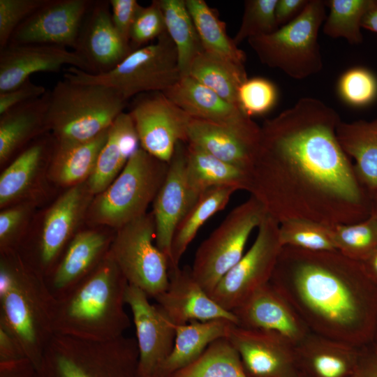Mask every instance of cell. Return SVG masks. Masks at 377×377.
<instances>
[{
  "instance_id": "cell-1",
  "label": "cell",
  "mask_w": 377,
  "mask_h": 377,
  "mask_svg": "<svg viewBox=\"0 0 377 377\" xmlns=\"http://www.w3.org/2000/svg\"><path fill=\"white\" fill-rule=\"evenodd\" d=\"M341 121L334 108L304 97L264 121L246 191L267 215L279 223L304 219L328 226L370 215L373 197L337 138Z\"/></svg>"
},
{
  "instance_id": "cell-2",
  "label": "cell",
  "mask_w": 377,
  "mask_h": 377,
  "mask_svg": "<svg viewBox=\"0 0 377 377\" xmlns=\"http://www.w3.org/2000/svg\"><path fill=\"white\" fill-rule=\"evenodd\" d=\"M270 284L316 334L362 347L377 326V287L360 262L337 250L283 246Z\"/></svg>"
},
{
  "instance_id": "cell-3",
  "label": "cell",
  "mask_w": 377,
  "mask_h": 377,
  "mask_svg": "<svg viewBox=\"0 0 377 377\" xmlns=\"http://www.w3.org/2000/svg\"><path fill=\"white\" fill-rule=\"evenodd\" d=\"M128 286L108 251L89 275L56 298L54 334L93 341L123 336L131 325L124 309Z\"/></svg>"
},
{
  "instance_id": "cell-4",
  "label": "cell",
  "mask_w": 377,
  "mask_h": 377,
  "mask_svg": "<svg viewBox=\"0 0 377 377\" xmlns=\"http://www.w3.org/2000/svg\"><path fill=\"white\" fill-rule=\"evenodd\" d=\"M55 303L45 277L18 251L1 253L0 327L36 369L54 334Z\"/></svg>"
},
{
  "instance_id": "cell-5",
  "label": "cell",
  "mask_w": 377,
  "mask_h": 377,
  "mask_svg": "<svg viewBox=\"0 0 377 377\" xmlns=\"http://www.w3.org/2000/svg\"><path fill=\"white\" fill-rule=\"evenodd\" d=\"M126 104L112 87L59 80L49 91L47 131L58 145L90 140L108 130Z\"/></svg>"
},
{
  "instance_id": "cell-6",
  "label": "cell",
  "mask_w": 377,
  "mask_h": 377,
  "mask_svg": "<svg viewBox=\"0 0 377 377\" xmlns=\"http://www.w3.org/2000/svg\"><path fill=\"white\" fill-rule=\"evenodd\" d=\"M136 339L124 335L93 341L54 334L36 369V377H138Z\"/></svg>"
},
{
  "instance_id": "cell-7",
  "label": "cell",
  "mask_w": 377,
  "mask_h": 377,
  "mask_svg": "<svg viewBox=\"0 0 377 377\" xmlns=\"http://www.w3.org/2000/svg\"><path fill=\"white\" fill-rule=\"evenodd\" d=\"M168 169V163L138 149L116 179L92 200L88 209L91 222L117 230L146 214Z\"/></svg>"
},
{
  "instance_id": "cell-8",
  "label": "cell",
  "mask_w": 377,
  "mask_h": 377,
  "mask_svg": "<svg viewBox=\"0 0 377 377\" xmlns=\"http://www.w3.org/2000/svg\"><path fill=\"white\" fill-rule=\"evenodd\" d=\"M181 77L176 47L168 33L132 51L107 73L91 74L70 66L64 75V79L75 83L112 87L126 101L142 93L164 92Z\"/></svg>"
},
{
  "instance_id": "cell-9",
  "label": "cell",
  "mask_w": 377,
  "mask_h": 377,
  "mask_svg": "<svg viewBox=\"0 0 377 377\" xmlns=\"http://www.w3.org/2000/svg\"><path fill=\"white\" fill-rule=\"evenodd\" d=\"M325 7V1L309 0L293 20L273 33L249 38L248 43L262 64L293 79L315 75L323 65L318 37Z\"/></svg>"
},
{
  "instance_id": "cell-10",
  "label": "cell",
  "mask_w": 377,
  "mask_h": 377,
  "mask_svg": "<svg viewBox=\"0 0 377 377\" xmlns=\"http://www.w3.org/2000/svg\"><path fill=\"white\" fill-rule=\"evenodd\" d=\"M267 215L255 198L232 209L198 248L192 274L209 295L243 256L247 240Z\"/></svg>"
},
{
  "instance_id": "cell-11",
  "label": "cell",
  "mask_w": 377,
  "mask_h": 377,
  "mask_svg": "<svg viewBox=\"0 0 377 377\" xmlns=\"http://www.w3.org/2000/svg\"><path fill=\"white\" fill-rule=\"evenodd\" d=\"M155 238L154 217L147 213L117 230L109 249L128 283L153 298L169 283V260Z\"/></svg>"
},
{
  "instance_id": "cell-12",
  "label": "cell",
  "mask_w": 377,
  "mask_h": 377,
  "mask_svg": "<svg viewBox=\"0 0 377 377\" xmlns=\"http://www.w3.org/2000/svg\"><path fill=\"white\" fill-rule=\"evenodd\" d=\"M282 247L279 223L267 214L258 228L251 248L221 279L209 296L220 306L232 311L269 283Z\"/></svg>"
},
{
  "instance_id": "cell-13",
  "label": "cell",
  "mask_w": 377,
  "mask_h": 377,
  "mask_svg": "<svg viewBox=\"0 0 377 377\" xmlns=\"http://www.w3.org/2000/svg\"><path fill=\"white\" fill-rule=\"evenodd\" d=\"M128 114L140 147L161 161L169 163L177 145L187 142L192 117L162 91L137 95Z\"/></svg>"
},
{
  "instance_id": "cell-14",
  "label": "cell",
  "mask_w": 377,
  "mask_h": 377,
  "mask_svg": "<svg viewBox=\"0 0 377 377\" xmlns=\"http://www.w3.org/2000/svg\"><path fill=\"white\" fill-rule=\"evenodd\" d=\"M93 196L86 182L63 193L50 206L43 219L35 255L29 263L46 279L52 272Z\"/></svg>"
},
{
  "instance_id": "cell-15",
  "label": "cell",
  "mask_w": 377,
  "mask_h": 377,
  "mask_svg": "<svg viewBox=\"0 0 377 377\" xmlns=\"http://www.w3.org/2000/svg\"><path fill=\"white\" fill-rule=\"evenodd\" d=\"M141 289L129 285L125 302L133 314L139 350L138 377H153L170 354L176 337L175 325Z\"/></svg>"
},
{
  "instance_id": "cell-16",
  "label": "cell",
  "mask_w": 377,
  "mask_h": 377,
  "mask_svg": "<svg viewBox=\"0 0 377 377\" xmlns=\"http://www.w3.org/2000/svg\"><path fill=\"white\" fill-rule=\"evenodd\" d=\"M227 339L247 377H290L299 371L295 346L275 332L233 324Z\"/></svg>"
},
{
  "instance_id": "cell-17",
  "label": "cell",
  "mask_w": 377,
  "mask_h": 377,
  "mask_svg": "<svg viewBox=\"0 0 377 377\" xmlns=\"http://www.w3.org/2000/svg\"><path fill=\"white\" fill-rule=\"evenodd\" d=\"M91 0H47L13 34L10 43L41 44L74 50Z\"/></svg>"
},
{
  "instance_id": "cell-18",
  "label": "cell",
  "mask_w": 377,
  "mask_h": 377,
  "mask_svg": "<svg viewBox=\"0 0 377 377\" xmlns=\"http://www.w3.org/2000/svg\"><path fill=\"white\" fill-rule=\"evenodd\" d=\"M91 74L107 73L131 52L115 29L109 1H93L83 20L73 50Z\"/></svg>"
},
{
  "instance_id": "cell-19",
  "label": "cell",
  "mask_w": 377,
  "mask_h": 377,
  "mask_svg": "<svg viewBox=\"0 0 377 377\" xmlns=\"http://www.w3.org/2000/svg\"><path fill=\"white\" fill-rule=\"evenodd\" d=\"M259 126L252 118L237 124H221L192 118L187 142L247 173L258 145Z\"/></svg>"
},
{
  "instance_id": "cell-20",
  "label": "cell",
  "mask_w": 377,
  "mask_h": 377,
  "mask_svg": "<svg viewBox=\"0 0 377 377\" xmlns=\"http://www.w3.org/2000/svg\"><path fill=\"white\" fill-rule=\"evenodd\" d=\"M163 313L175 325L191 321L227 319L237 325V319L216 302L194 278L191 267L169 270L167 288L154 298Z\"/></svg>"
},
{
  "instance_id": "cell-21",
  "label": "cell",
  "mask_w": 377,
  "mask_h": 377,
  "mask_svg": "<svg viewBox=\"0 0 377 377\" xmlns=\"http://www.w3.org/2000/svg\"><path fill=\"white\" fill-rule=\"evenodd\" d=\"M69 65L85 72L88 66L75 51L41 44H8L0 49V93L11 90L39 72H59Z\"/></svg>"
},
{
  "instance_id": "cell-22",
  "label": "cell",
  "mask_w": 377,
  "mask_h": 377,
  "mask_svg": "<svg viewBox=\"0 0 377 377\" xmlns=\"http://www.w3.org/2000/svg\"><path fill=\"white\" fill-rule=\"evenodd\" d=\"M231 312L242 327L275 332L295 346L311 332L290 304L268 283Z\"/></svg>"
},
{
  "instance_id": "cell-23",
  "label": "cell",
  "mask_w": 377,
  "mask_h": 377,
  "mask_svg": "<svg viewBox=\"0 0 377 377\" xmlns=\"http://www.w3.org/2000/svg\"><path fill=\"white\" fill-rule=\"evenodd\" d=\"M186 143L179 142L168 163L165 178L153 202L156 244L169 260L175 230L193 201L186 178Z\"/></svg>"
},
{
  "instance_id": "cell-24",
  "label": "cell",
  "mask_w": 377,
  "mask_h": 377,
  "mask_svg": "<svg viewBox=\"0 0 377 377\" xmlns=\"http://www.w3.org/2000/svg\"><path fill=\"white\" fill-rule=\"evenodd\" d=\"M113 237L94 229L75 233L45 279L55 298L65 294L98 265L109 251Z\"/></svg>"
},
{
  "instance_id": "cell-25",
  "label": "cell",
  "mask_w": 377,
  "mask_h": 377,
  "mask_svg": "<svg viewBox=\"0 0 377 377\" xmlns=\"http://www.w3.org/2000/svg\"><path fill=\"white\" fill-rule=\"evenodd\" d=\"M298 371L306 377H350L361 347L310 332L295 346Z\"/></svg>"
},
{
  "instance_id": "cell-26",
  "label": "cell",
  "mask_w": 377,
  "mask_h": 377,
  "mask_svg": "<svg viewBox=\"0 0 377 377\" xmlns=\"http://www.w3.org/2000/svg\"><path fill=\"white\" fill-rule=\"evenodd\" d=\"M140 148L132 119L128 112H122L109 128L94 171L86 182L91 194L96 196L103 192Z\"/></svg>"
},
{
  "instance_id": "cell-27",
  "label": "cell",
  "mask_w": 377,
  "mask_h": 377,
  "mask_svg": "<svg viewBox=\"0 0 377 377\" xmlns=\"http://www.w3.org/2000/svg\"><path fill=\"white\" fill-rule=\"evenodd\" d=\"M49 91L0 114V163L3 165L36 138L48 132Z\"/></svg>"
},
{
  "instance_id": "cell-28",
  "label": "cell",
  "mask_w": 377,
  "mask_h": 377,
  "mask_svg": "<svg viewBox=\"0 0 377 377\" xmlns=\"http://www.w3.org/2000/svg\"><path fill=\"white\" fill-rule=\"evenodd\" d=\"M163 93L192 118L226 125L251 118L189 75L182 77Z\"/></svg>"
},
{
  "instance_id": "cell-29",
  "label": "cell",
  "mask_w": 377,
  "mask_h": 377,
  "mask_svg": "<svg viewBox=\"0 0 377 377\" xmlns=\"http://www.w3.org/2000/svg\"><path fill=\"white\" fill-rule=\"evenodd\" d=\"M232 321L220 318L175 326L173 348L153 377H169L195 361L215 341L227 338Z\"/></svg>"
},
{
  "instance_id": "cell-30",
  "label": "cell",
  "mask_w": 377,
  "mask_h": 377,
  "mask_svg": "<svg viewBox=\"0 0 377 377\" xmlns=\"http://www.w3.org/2000/svg\"><path fill=\"white\" fill-rule=\"evenodd\" d=\"M336 134L343 151L355 161L360 182L374 198L377 193V119L341 121Z\"/></svg>"
},
{
  "instance_id": "cell-31",
  "label": "cell",
  "mask_w": 377,
  "mask_h": 377,
  "mask_svg": "<svg viewBox=\"0 0 377 377\" xmlns=\"http://www.w3.org/2000/svg\"><path fill=\"white\" fill-rule=\"evenodd\" d=\"M185 173L193 202L211 188L229 186L246 190V171L189 143H186Z\"/></svg>"
},
{
  "instance_id": "cell-32",
  "label": "cell",
  "mask_w": 377,
  "mask_h": 377,
  "mask_svg": "<svg viewBox=\"0 0 377 377\" xmlns=\"http://www.w3.org/2000/svg\"><path fill=\"white\" fill-rule=\"evenodd\" d=\"M55 146L52 135L31 142L17 154L0 175V206L6 207L25 196L33 186L44 163Z\"/></svg>"
},
{
  "instance_id": "cell-33",
  "label": "cell",
  "mask_w": 377,
  "mask_h": 377,
  "mask_svg": "<svg viewBox=\"0 0 377 377\" xmlns=\"http://www.w3.org/2000/svg\"><path fill=\"white\" fill-rule=\"evenodd\" d=\"M109 129V128H108ZM108 129L83 142L55 146L49 161V176L59 185L71 187L87 182L95 168Z\"/></svg>"
},
{
  "instance_id": "cell-34",
  "label": "cell",
  "mask_w": 377,
  "mask_h": 377,
  "mask_svg": "<svg viewBox=\"0 0 377 377\" xmlns=\"http://www.w3.org/2000/svg\"><path fill=\"white\" fill-rule=\"evenodd\" d=\"M238 190L233 187L211 188L201 193L177 224L170 247L169 270L179 262L200 228L217 212L223 210Z\"/></svg>"
},
{
  "instance_id": "cell-35",
  "label": "cell",
  "mask_w": 377,
  "mask_h": 377,
  "mask_svg": "<svg viewBox=\"0 0 377 377\" xmlns=\"http://www.w3.org/2000/svg\"><path fill=\"white\" fill-rule=\"evenodd\" d=\"M188 75L239 108L238 90L248 78L244 65L203 50L192 61Z\"/></svg>"
},
{
  "instance_id": "cell-36",
  "label": "cell",
  "mask_w": 377,
  "mask_h": 377,
  "mask_svg": "<svg viewBox=\"0 0 377 377\" xmlns=\"http://www.w3.org/2000/svg\"><path fill=\"white\" fill-rule=\"evenodd\" d=\"M205 51L244 65L245 53L227 34L226 24L203 0H185Z\"/></svg>"
},
{
  "instance_id": "cell-37",
  "label": "cell",
  "mask_w": 377,
  "mask_h": 377,
  "mask_svg": "<svg viewBox=\"0 0 377 377\" xmlns=\"http://www.w3.org/2000/svg\"><path fill=\"white\" fill-rule=\"evenodd\" d=\"M166 31L173 42L182 77L186 76L195 57L204 50L185 0H158Z\"/></svg>"
},
{
  "instance_id": "cell-38",
  "label": "cell",
  "mask_w": 377,
  "mask_h": 377,
  "mask_svg": "<svg viewBox=\"0 0 377 377\" xmlns=\"http://www.w3.org/2000/svg\"><path fill=\"white\" fill-rule=\"evenodd\" d=\"M169 377H247L237 350L227 338L211 343L193 362Z\"/></svg>"
},
{
  "instance_id": "cell-39",
  "label": "cell",
  "mask_w": 377,
  "mask_h": 377,
  "mask_svg": "<svg viewBox=\"0 0 377 377\" xmlns=\"http://www.w3.org/2000/svg\"><path fill=\"white\" fill-rule=\"evenodd\" d=\"M325 3L330 13L323 24V33L332 38H344L350 44L361 43L362 20L377 4V0H330Z\"/></svg>"
},
{
  "instance_id": "cell-40",
  "label": "cell",
  "mask_w": 377,
  "mask_h": 377,
  "mask_svg": "<svg viewBox=\"0 0 377 377\" xmlns=\"http://www.w3.org/2000/svg\"><path fill=\"white\" fill-rule=\"evenodd\" d=\"M336 250L362 263L377 249V213L372 209L364 220L331 226Z\"/></svg>"
},
{
  "instance_id": "cell-41",
  "label": "cell",
  "mask_w": 377,
  "mask_h": 377,
  "mask_svg": "<svg viewBox=\"0 0 377 377\" xmlns=\"http://www.w3.org/2000/svg\"><path fill=\"white\" fill-rule=\"evenodd\" d=\"M282 246L312 251L336 250L331 226L304 219H290L279 223Z\"/></svg>"
},
{
  "instance_id": "cell-42",
  "label": "cell",
  "mask_w": 377,
  "mask_h": 377,
  "mask_svg": "<svg viewBox=\"0 0 377 377\" xmlns=\"http://www.w3.org/2000/svg\"><path fill=\"white\" fill-rule=\"evenodd\" d=\"M278 0H247L240 27L233 38L238 45L244 40L269 34L279 27L275 17Z\"/></svg>"
},
{
  "instance_id": "cell-43",
  "label": "cell",
  "mask_w": 377,
  "mask_h": 377,
  "mask_svg": "<svg viewBox=\"0 0 377 377\" xmlns=\"http://www.w3.org/2000/svg\"><path fill=\"white\" fill-rule=\"evenodd\" d=\"M277 98L278 91L274 84L260 77L247 78L237 93L240 110L251 118L267 113L275 105Z\"/></svg>"
},
{
  "instance_id": "cell-44",
  "label": "cell",
  "mask_w": 377,
  "mask_h": 377,
  "mask_svg": "<svg viewBox=\"0 0 377 377\" xmlns=\"http://www.w3.org/2000/svg\"><path fill=\"white\" fill-rule=\"evenodd\" d=\"M338 93L347 104L354 107H362L374 101L377 96V80L364 68H352L340 77Z\"/></svg>"
},
{
  "instance_id": "cell-45",
  "label": "cell",
  "mask_w": 377,
  "mask_h": 377,
  "mask_svg": "<svg viewBox=\"0 0 377 377\" xmlns=\"http://www.w3.org/2000/svg\"><path fill=\"white\" fill-rule=\"evenodd\" d=\"M167 33L164 16L158 0L145 7L140 6L130 32L132 51L149 45Z\"/></svg>"
},
{
  "instance_id": "cell-46",
  "label": "cell",
  "mask_w": 377,
  "mask_h": 377,
  "mask_svg": "<svg viewBox=\"0 0 377 377\" xmlns=\"http://www.w3.org/2000/svg\"><path fill=\"white\" fill-rule=\"evenodd\" d=\"M47 0H0V49L6 47L17 27Z\"/></svg>"
},
{
  "instance_id": "cell-47",
  "label": "cell",
  "mask_w": 377,
  "mask_h": 377,
  "mask_svg": "<svg viewBox=\"0 0 377 377\" xmlns=\"http://www.w3.org/2000/svg\"><path fill=\"white\" fill-rule=\"evenodd\" d=\"M30 211L28 205L10 206L0 213V249L1 253L17 251V244L22 230Z\"/></svg>"
},
{
  "instance_id": "cell-48",
  "label": "cell",
  "mask_w": 377,
  "mask_h": 377,
  "mask_svg": "<svg viewBox=\"0 0 377 377\" xmlns=\"http://www.w3.org/2000/svg\"><path fill=\"white\" fill-rule=\"evenodd\" d=\"M113 24L123 40L130 45V32L140 6L136 0H110Z\"/></svg>"
},
{
  "instance_id": "cell-49",
  "label": "cell",
  "mask_w": 377,
  "mask_h": 377,
  "mask_svg": "<svg viewBox=\"0 0 377 377\" xmlns=\"http://www.w3.org/2000/svg\"><path fill=\"white\" fill-rule=\"evenodd\" d=\"M46 92L45 87L32 82L29 78L20 86L0 93V114L18 105L38 98Z\"/></svg>"
},
{
  "instance_id": "cell-50",
  "label": "cell",
  "mask_w": 377,
  "mask_h": 377,
  "mask_svg": "<svg viewBox=\"0 0 377 377\" xmlns=\"http://www.w3.org/2000/svg\"><path fill=\"white\" fill-rule=\"evenodd\" d=\"M350 377H377V346L372 342L361 347L357 365Z\"/></svg>"
},
{
  "instance_id": "cell-51",
  "label": "cell",
  "mask_w": 377,
  "mask_h": 377,
  "mask_svg": "<svg viewBox=\"0 0 377 377\" xmlns=\"http://www.w3.org/2000/svg\"><path fill=\"white\" fill-rule=\"evenodd\" d=\"M308 1L309 0H278L275 7V17L279 27L298 16Z\"/></svg>"
},
{
  "instance_id": "cell-52",
  "label": "cell",
  "mask_w": 377,
  "mask_h": 377,
  "mask_svg": "<svg viewBox=\"0 0 377 377\" xmlns=\"http://www.w3.org/2000/svg\"><path fill=\"white\" fill-rule=\"evenodd\" d=\"M0 377H36V368L25 357L0 362Z\"/></svg>"
},
{
  "instance_id": "cell-53",
  "label": "cell",
  "mask_w": 377,
  "mask_h": 377,
  "mask_svg": "<svg viewBox=\"0 0 377 377\" xmlns=\"http://www.w3.org/2000/svg\"><path fill=\"white\" fill-rule=\"evenodd\" d=\"M24 357L16 342L0 327V362H9Z\"/></svg>"
},
{
  "instance_id": "cell-54",
  "label": "cell",
  "mask_w": 377,
  "mask_h": 377,
  "mask_svg": "<svg viewBox=\"0 0 377 377\" xmlns=\"http://www.w3.org/2000/svg\"><path fill=\"white\" fill-rule=\"evenodd\" d=\"M361 263L369 279L377 287V249L367 260Z\"/></svg>"
},
{
  "instance_id": "cell-55",
  "label": "cell",
  "mask_w": 377,
  "mask_h": 377,
  "mask_svg": "<svg viewBox=\"0 0 377 377\" xmlns=\"http://www.w3.org/2000/svg\"><path fill=\"white\" fill-rule=\"evenodd\" d=\"M361 27L377 33V4L365 14L362 20Z\"/></svg>"
},
{
  "instance_id": "cell-56",
  "label": "cell",
  "mask_w": 377,
  "mask_h": 377,
  "mask_svg": "<svg viewBox=\"0 0 377 377\" xmlns=\"http://www.w3.org/2000/svg\"><path fill=\"white\" fill-rule=\"evenodd\" d=\"M376 213H377V193L374 196V203H373V208Z\"/></svg>"
},
{
  "instance_id": "cell-57",
  "label": "cell",
  "mask_w": 377,
  "mask_h": 377,
  "mask_svg": "<svg viewBox=\"0 0 377 377\" xmlns=\"http://www.w3.org/2000/svg\"><path fill=\"white\" fill-rule=\"evenodd\" d=\"M371 342L377 346V326Z\"/></svg>"
},
{
  "instance_id": "cell-58",
  "label": "cell",
  "mask_w": 377,
  "mask_h": 377,
  "mask_svg": "<svg viewBox=\"0 0 377 377\" xmlns=\"http://www.w3.org/2000/svg\"><path fill=\"white\" fill-rule=\"evenodd\" d=\"M290 377H306V376H305L301 372L298 371L297 373H296L295 374H294L293 376H292Z\"/></svg>"
}]
</instances>
